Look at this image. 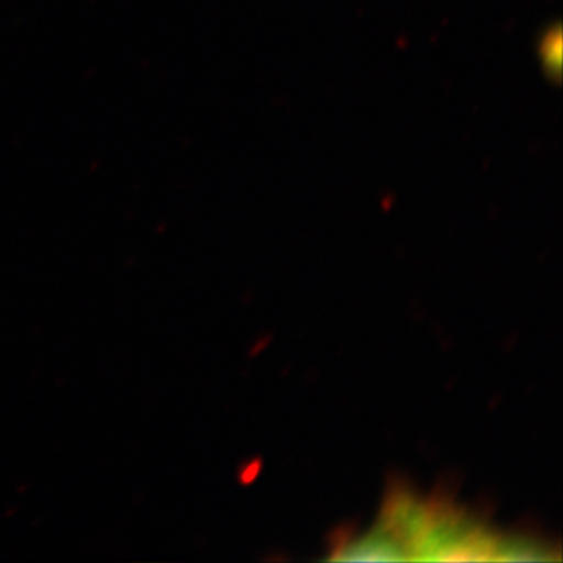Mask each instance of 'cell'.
Returning a JSON list of instances; mask_svg holds the SVG:
<instances>
[{"mask_svg": "<svg viewBox=\"0 0 563 563\" xmlns=\"http://www.w3.org/2000/svg\"><path fill=\"white\" fill-rule=\"evenodd\" d=\"M542 51V62L548 74L559 77L562 65V33L561 27L550 29L540 43Z\"/></svg>", "mask_w": 563, "mask_h": 563, "instance_id": "3957f363", "label": "cell"}, {"mask_svg": "<svg viewBox=\"0 0 563 563\" xmlns=\"http://www.w3.org/2000/svg\"><path fill=\"white\" fill-rule=\"evenodd\" d=\"M332 559L346 562H398L409 561V554L379 526L361 539L336 548Z\"/></svg>", "mask_w": 563, "mask_h": 563, "instance_id": "6da1fadb", "label": "cell"}, {"mask_svg": "<svg viewBox=\"0 0 563 563\" xmlns=\"http://www.w3.org/2000/svg\"><path fill=\"white\" fill-rule=\"evenodd\" d=\"M495 561L536 562L554 561L553 550L529 539H501L496 548Z\"/></svg>", "mask_w": 563, "mask_h": 563, "instance_id": "7a4b0ae2", "label": "cell"}]
</instances>
